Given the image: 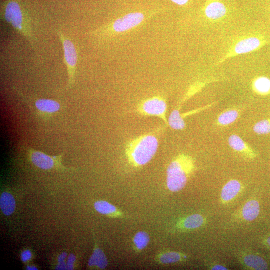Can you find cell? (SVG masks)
Segmentation results:
<instances>
[{"label": "cell", "instance_id": "obj_1", "mask_svg": "<svg viewBox=\"0 0 270 270\" xmlns=\"http://www.w3.org/2000/svg\"><path fill=\"white\" fill-rule=\"evenodd\" d=\"M159 141L154 133H149L129 141L125 146V154L129 164L140 168L148 164L154 157Z\"/></svg>", "mask_w": 270, "mask_h": 270}, {"label": "cell", "instance_id": "obj_2", "mask_svg": "<svg viewBox=\"0 0 270 270\" xmlns=\"http://www.w3.org/2000/svg\"><path fill=\"white\" fill-rule=\"evenodd\" d=\"M195 169L193 158L180 154L171 161L167 169V186L173 192L182 190Z\"/></svg>", "mask_w": 270, "mask_h": 270}, {"label": "cell", "instance_id": "obj_3", "mask_svg": "<svg viewBox=\"0 0 270 270\" xmlns=\"http://www.w3.org/2000/svg\"><path fill=\"white\" fill-rule=\"evenodd\" d=\"M3 18L19 33L33 42L30 22L26 19L17 2L11 1L6 5Z\"/></svg>", "mask_w": 270, "mask_h": 270}, {"label": "cell", "instance_id": "obj_4", "mask_svg": "<svg viewBox=\"0 0 270 270\" xmlns=\"http://www.w3.org/2000/svg\"><path fill=\"white\" fill-rule=\"evenodd\" d=\"M267 44V40L261 34L244 37L237 40L231 46L218 63L221 64L229 58L238 55L259 50Z\"/></svg>", "mask_w": 270, "mask_h": 270}, {"label": "cell", "instance_id": "obj_5", "mask_svg": "<svg viewBox=\"0 0 270 270\" xmlns=\"http://www.w3.org/2000/svg\"><path fill=\"white\" fill-rule=\"evenodd\" d=\"M167 105L165 100L160 97H155L143 101L137 108V113L144 116H155L168 125L166 117Z\"/></svg>", "mask_w": 270, "mask_h": 270}, {"label": "cell", "instance_id": "obj_6", "mask_svg": "<svg viewBox=\"0 0 270 270\" xmlns=\"http://www.w3.org/2000/svg\"><path fill=\"white\" fill-rule=\"evenodd\" d=\"M58 35L63 44L64 57L68 75V88H70L75 83L77 54L75 45L72 41L66 37L63 33L57 31Z\"/></svg>", "mask_w": 270, "mask_h": 270}, {"label": "cell", "instance_id": "obj_7", "mask_svg": "<svg viewBox=\"0 0 270 270\" xmlns=\"http://www.w3.org/2000/svg\"><path fill=\"white\" fill-rule=\"evenodd\" d=\"M29 160L37 168L44 170L66 169L62 164L63 155L50 156L32 148L28 150Z\"/></svg>", "mask_w": 270, "mask_h": 270}, {"label": "cell", "instance_id": "obj_8", "mask_svg": "<svg viewBox=\"0 0 270 270\" xmlns=\"http://www.w3.org/2000/svg\"><path fill=\"white\" fill-rule=\"evenodd\" d=\"M26 102L35 111V113L43 119H50L57 114L62 108L58 101L46 98L25 99Z\"/></svg>", "mask_w": 270, "mask_h": 270}, {"label": "cell", "instance_id": "obj_9", "mask_svg": "<svg viewBox=\"0 0 270 270\" xmlns=\"http://www.w3.org/2000/svg\"><path fill=\"white\" fill-rule=\"evenodd\" d=\"M144 19L141 13H132L116 20L113 24V30L117 32L127 31L140 24Z\"/></svg>", "mask_w": 270, "mask_h": 270}, {"label": "cell", "instance_id": "obj_10", "mask_svg": "<svg viewBox=\"0 0 270 270\" xmlns=\"http://www.w3.org/2000/svg\"><path fill=\"white\" fill-rule=\"evenodd\" d=\"M205 15L210 20H219L225 16L227 8L219 0H208L204 9Z\"/></svg>", "mask_w": 270, "mask_h": 270}, {"label": "cell", "instance_id": "obj_11", "mask_svg": "<svg viewBox=\"0 0 270 270\" xmlns=\"http://www.w3.org/2000/svg\"><path fill=\"white\" fill-rule=\"evenodd\" d=\"M228 143L234 150L248 158L253 159L257 156L253 149L237 135H232L229 138Z\"/></svg>", "mask_w": 270, "mask_h": 270}, {"label": "cell", "instance_id": "obj_12", "mask_svg": "<svg viewBox=\"0 0 270 270\" xmlns=\"http://www.w3.org/2000/svg\"><path fill=\"white\" fill-rule=\"evenodd\" d=\"M95 209L100 214L115 218H123L124 213L111 203L103 200L94 203Z\"/></svg>", "mask_w": 270, "mask_h": 270}, {"label": "cell", "instance_id": "obj_13", "mask_svg": "<svg viewBox=\"0 0 270 270\" xmlns=\"http://www.w3.org/2000/svg\"><path fill=\"white\" fill-rule=\"evenodd\" d=\"M203 217L200 214H193L184 218L177 224V228L184 230H191L201 227L204 223Z\"/></svg>", "mask_w": 270, "mask_h": 270}, {"label": "cell", "instance_id": "obj_14", "mask_svg": "<svg viewBox=\"0 0 270 270\" xmlns=\"http://www.w3.org/2000/svg\"><path fill=\"white\" fill-rule=\"evenodd\" d=\"M187 258L186 255L180 252L167 251L157 255L155 261L160 264H171L183 261Z\"/></svg>", "mask_w": 270, "mask_h": 270}, {"label": "cell", "instance_id": "obj_15", "mask_svg": "<svg viewBox=\"0 0 270 270\" xmlns=\"http://www.w3.org/2000/svg\"><path fill=\"white\" fill-rule=\"evenodd\" d=\"M108 260L104 252L96 245L90 257L88 266L90 268L105 269L108 265Z\"/></svg>", "mask_w": 270, "mask_h": 270}, {"label": "cell", "instance_id": "obj_16", "mask_svg": "<svg viewBox=\"0 0 270 270\" xmlns=\"http://www.w3.org/2000/svg\"><path fill=\"white\" fill-rule=\"evenodd\" d=\"M242 188L241 183L236 180L228 182L223 187L221 192V198L224 202H228L234 198Z\"/></svg>", "mask_w": 270, "mask_h": 270}, {"label": "cell", "instance_id": "obj_17", "mask_svg": "<svg viewBox=\"0 0 270 270\" xmlns=\"http://www.w3.org/2000/svg\"><path fill=\"white\" fill-rule=\"evenodd\" d=\"M252 89L255 93L261 96L270 94V79L265 76L256 78L252 84Z\"/></svg>", "mask_w": 270, "mask_h": 270}, {"label": "cell", "instance_id": "obj_18", "mask_svg": "<svg viewBox=\"0 0 270 270\" xmlns=\"http://www.w3.org/2000/svg\"><path fill=\"white\" fill-rule=\"evenodd\" d=\"M0 207L5 215H12L16 208V202L13 195L8 192L3 193L0 197Z\"/></svg>", "mask_w": 270, "mask_h": 270}, {"label": "cell", "instance_id": "obj_19", "mask_svg": "<svg viewBox=\"0 0 270 270\" xmlns=\"http://www.w3.org/2000/svg\"><path fill=\"white\" fill-rule=\"evenodd\" d=\"M259 203L256 200L248 202L242 209L243 218L248 221H252L258 216L260 213Z\"/></svg>", "mask_w": 270, "mask_h": 270}, {"label": "cell", "instance_id": "obj_20", "mask_svg": "<svg viewBox=\"0 0 270 270\" xmlns=\"http://www.w3.org/2000/svg\"><path fill=\"white\" fill-rule=\"evenodd\" d=\"M243 261L247 267L254 270H263L267 269L268 268L266 262L262 258L258 256L246 255L244 257Z\"/></svg>", "mask_w": 270, "mask_h": 270}, {"label": "cell", "instance_id": "obj_21", "mask_svg": "<svg viewBox=\"0 0 270 270\" xmlns=\"http://www.w3.org/2000/svg\"><path fill=\"white\" fill-rule=\"evenodd\" d=\"M150 240L149 235L145 231H140L135 234L133 241L135 251L140 252L148 245Z\"/></svg>", "mask_w": 270, "mask_h": 270}, {"label": "cell", "instance_id": "obj_22", "mask_svg": "<svg viewBox=\"0 0 270 270\" xmlns=\"http://www.w3.org/2000/svg\"><path fill=\"white\" fill-rule=\"evenodd\" d=\"M168 121L169 126L174 130H183L186 126L184 119L181 117L179 109L174 110L172 112Z\"/></svg>", "mask_w": 270, "mask_h": 270}, {"label": "cell", "instance_id": "obj_23", "mask_svg": "<svg viewBox=\"0 0 270 270\" xmlns=\"http://www.w3.org/2000/svg\"><path fill=\"white\" fill-rule=\"evenodd\" d=\"M239 113L236 110H229L223 112L218 118L220 126H227L233 123L238 118Z\"/></svg>", "mask_w": 270, "mask_h": 270}, {"label": "cell", "instance_id": "obj_24", "mask_svg": "<svg viewBox=\"0 0 270 270\" xmlns=\"http://www.w3.org/2000/svg\"><path fill=\"white\" fill-rule=\"evenodd\" d=\"M253 130L258 135H266L270 133V119H264L257 122L254 126Z\"/></svg>", "mask_w": 270, "mask_h": 270}, {"label": "cell", "instance_id": "obj_25", "mask_svg": "<svg viewBox=\"0 0 270 270\" xmlns=\"http://www.w3.org/2000/svg\"><path fill=\"white\" fill-rule=\"evenodd\" d=\"M76 260V257L73 254H71L68 259L66 264L67 270H73L74 268V264Z\"/></svg>", "mask_w": 270, "mask_h": 270}, {"label": "cell", "instance_id": "obj_26", "mask_svg": "<svg viewBox=\"0 0 270 270\" xmlns=\"http://www.w3.org/2000/svg\"><path fill=\"white\" fill-rule=\"evenodd\" d=\"M32 254L30 250H27L23 251L21 254V259L23 262H27L31 259Z\"/></svg>", "mask_w": 270, "mask_h": 270}, {"label": "cell", "instance_id": "obj_27", "mask_svg": "<svg viewBox=\"0 0 270 270\" xmlns=\"http://www.w3.org/2000/svg\"><path fill=\"white\" fill-rule=\"evenodd\" d=\"M171 1L179 5H184L188 2L189 0H171Z\"/></svg>", "mask_w": 270, "mask_h": 270}, {"label": "cell", "instance_id": "obj_28", "mask_svg": "<svg viewBox=\"0 0 270 270\" xmlns=\"http://www.w3.org/2000/svg\"><path fill=\"white\" fill-rule=\"evenodd\" d=\"M67 254L66 253H63L61 254L58 258V263H64L65 260L67 257Z\"/></svg>", "mask_w": 270, "mask_h": 270}, {"label": "cell", "instance_id": "obj_29", "mask_svg": "<svg viewBox=\"0 0 270 270\" xmlns=\"http://www.w3.org/2000/svg\"><path fill=\"white\" fill-rule=\"evenodd\" d=\"M211 269H212V270H227V268H226L225 267H224L223 266H222V265H215Z\"/></svg>", "mask_w": 270, "mask_h": 270}, {"label": "cell", "instance_id": "obj_30", "mask_svg": "<svg viewBox=\"0 0 270 270\" xmlns=\"http://www.w3.org/2000/svg\"><path fill=\"white\" fill-rule=\"evenodd\" d=\"M56 270H67V266L65 263H59L56 267Z\"/></svg>", "mask_w": 270, "mask_h": 270}, {"label": "cell", "instance_id": "obj_31", "mask_svg": "<svg viewBox=\"0 0 270 270\" xmlns=\"http://www.w3.org/2000/svg\"><path fill=\"white\" fill-rule=\"evenodd\" d=\"M27 269L29 270H38V269L35 267V266H29L27 267Z\"/></svg>", "mask_w": 270, "mask_h": 270}, {"label": "cell", "instance_id": "obj_32", "mask_svg": "<svg viewBox=\"0 0 270 270\" xmlns=\"http://www.w3.org/2000/svg\"><path fill=\"white\" fill-rule=\"evenodd\" d=\"M267 244L270 246V237H269L267 240Z\"/></svg>", "mask_w": 270, "mask_h": 270}]
</instances>
